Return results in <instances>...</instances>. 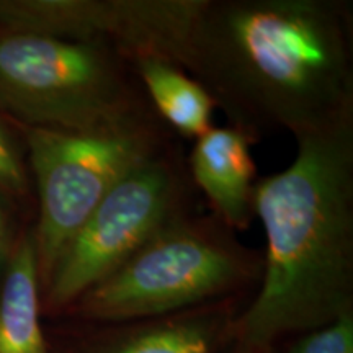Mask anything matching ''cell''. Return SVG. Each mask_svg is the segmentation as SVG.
Masks as SVG:
<instances>
[{
  "mask_svg": "<svg viewBox=\"0 0 353 353\" xmlns=\"http://www.w3.org/2000/svg\"><path fill=\"white\" fill-rule=\"evenodd\" d=\"M254 141L237 128L213 126L193 141L187 165L195 188L229 229L245 231L255 218L257 167L250 154Z\"/></svg>",
  "mask_w": 353,
  "mask_h": 353,
  "instance_id": "obj_9",
  "label": "cell"
},
{
  "mask_svg": "<svg viewBox=\"0 0 353 353\" xmlns=\"http://www.w3.org/2000/svg\"><path fill=\"white\" fill-rule=\"evenodd\" d=\"M272 353H353V312L324 327L286 339Z\"/></svg>",
  "mask_w": 353,
  "mask_h": 353,
  "instance_id": "obj_12",
  "label": "cell"
},
{
  "mask_svg": "<svg viewBox=\"0 0 353 353\" xmlns=\"http://www.w3.org/2000/svg\"><path fill=\"white\" fill-rule=\"evenodd\" d=\"M149 108L132 63L120 52L0 30V112L19 126L87 130Z\"/></svg>",
  "mask_w": 353,
  "mask_h": 353,
  "instance_id": "obj_4",
  "label": "cell"
},
{
  "mask_svg": "<svg viewBox=\"0 0 353 353\" xmlns=\"http://www.w3.org/2000/svg\"><path fill=\"white\" fill-rule=\"evenodd\" d=\"M353 15L345 0H203L182 68L254 143L353 121Z\"/></svg>",
  "mask_w": 353,
  "mask_h": 353,
  "instance_id": "obj_1",
  "label": "cell"
},
{
  "mask_svg": "<svg viewBox=\"0 0 353 353\" xmlns=\"http://www.w3.org/2000/svg\"><path fill=\"white\" fill-rule=\"evenodd\" d=\"M263 254L237 239L214 214L193 213L145 242L65 309V321L157 317L229 298H252Z\"/></svg>",
  "mask_w": 353,
  "mask_h": 353,
  "instance_id": "obj_3",
  "label": "cell"
},
{
  "mask_svg": "<svg viewBox=\"0 0 353 353\" xmlns=\"http://www.w3.org/2000/svg\"><path fill=\"white\" fill-rule=\"evenodd\" d=\"M250 298H229L174 314L117 322H74L50 342L52 353H223Z\"/></svg>",
  "mask_w": 353,
  "mask_h": 353,
  "instance_id": "obj_8",
  "label": "cell"
},
{
  "mask_svg": "<svg viewBox=\"0 0 353 353\" xmlns=\"http://www.w3.org/2000/svg\"><path fill=\"white\" fill-rule=\"evenodd\" d=\"M10 198L0 193V272L6 265L8 255H10L13 245H15L17 237L20 232L13 229V214Z\"/></svg>",
  "mask_w": 353,
  "mask_h": 353,
  "instance_id": "obj_14",
  "label": "cell"
},
{
  "mask_svg": "<svg viewBox=\"0 0 353 353\" xmlns=\"http://www.w3.org/2000/svg\"><path fill=\"white\" fill-rule=\"evenodd\" d=\"M131 63L154 112L176 138L196 141L214 126V100L187 70L151 56Z\"/></svg>",
  "mask_w": 353,
  "mask_h": 353,
  "instance_id": "obj_11",
  "label": "cell"
},
{
  "mask_svg": "<svg viewBox=\"0 0 353 353\" xmlns=\"http://www.w3.org/2000/svg\"><path fill=\"white\" fill-rule=\"evenodd\" d=\"M33 229H21L0 272V353H52L44 332Z\"/></svg>",
  "mask_w": 353,
  "mask_h": 353,
  "instance_id": "obj_10",
  "label": "cell"
},
{
  "mask_svg": "<svg viewBox=\"0 0 353 353\" xmlns=\"http://www.w3.org/2000/svg\"><path fill=\"white\" fill-rule=\"evenodd\" d=\"M0 193L13 201L30 193V170L23 151L0 112Z\"/></svg>",
  "mask_w": 353,
  "mask_h": 353,
  "instance_id": "obj_13",
  "label": "cell"
},
{
  "mask_svg": "<svg viewBox=\"0 0 353 353\" xmlns=\"http://www.w3.org/2000/svg\"><path fill=\"white\" fill-rule=\"evenodd\" d=\"M223 353H267V352H262V350H259V348H255L252 345H247V343L239 342L234 339V341L231 342V345H229Z\"/></svg>",
  "mask_w": 353,
  "mask_h": 353,
  "instance_id": "obj_15",
  "label": "cell"
},
{
  "mask_svg": "<svg viewBox=\"0 0 353 353\" xmlns=\"http://www.w3.org/2000/svg\"><path fill=\"white\" fill-rule=\"evenodd\" d=\"M193 213L198 190L176 141L114 185L70 237L41 283L43 314L63 316L157 232Z\"/></svg>",
  "mask_w": 353,
  "mask_h": 353,
  "instance_id": "obj_6",
  "label": "cell"
},
{
  "mask_svg": "<svg viewBox=\"0 0 353 353\" xmlns=\"http://www.w3.org/2000/svg\"><path fill=\"white\" fill-rule=\"evenodd\" d=\"M203 0H0V30L94 43L182 68ZM183 69V68H182Z\"/></svg>",
  "mask_w": 353,
  "mask_h": 353,
  "instance_id": "obj_7",
  "label": "cell"
},
{
  "mask_svg": "<svg viewBox=\"0 0 353 353\" xmlns=\"http://www.w3.org/2000/svg\"><path fill=\"white\" fill-rule=\"evenodd\" d=\"M38 196L39 285L70 237L118 182L179 138L154 108L87 130L19 126Z\"/></svg>",
  "mask_w": 353,
  "mask_h": 353,
  "instance_id": "obj_5",
  "label": "cell"
},
{
  "mask_svg": "<svg viewBox=\"0 0 353 353\" xmlns=\"http://www.w3.org/2000/svg\"><path fill=\"white\" fill-rule=\"evenodd\" d=\"M296 143L290 167L255 185L263 272L234 334L267 353L353 312V121Z\"/></svg>",
  "mask_w": 353,
  "mask_h": 353,
  "instance_id": "obj_2",
  "label": "cell"
}]
</instances>
